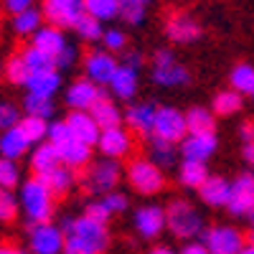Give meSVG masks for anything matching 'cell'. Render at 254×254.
I'll return each mask as SVG.
<instances>
[{
	"label": "cell",
	"instance_id": "obj_1",
	"mask_svg": "<svg viewBox=\"0 0 254 254\" xmlns=\"http://www.w3.org/2000/svg\"><path fill=\"white\" fill-rule=\"evenodd\" d=\"M18 206L26 214L28 224H44L54 219L56 211V196L49 190V186L38 176L20 181V193H18Z\"/></svg>",
	"mask_w": 254,
	"mask_h": 254
},
{
	"label": "cell",
	"instance_id": "obj_2",
	"mask_svg": "<svg viewBox=\"0 0 254 254\" xmlns=\"http://www.w3.org/2000/svg\"><path fill=\"white\" fill-rule=\"evenodd\" d=\"M203 214L188 198H171L165 206V229L181 242H193L203 231Z\"/></svg>",
	"mask_w": 254,
	"mask_h": 254
},
{
	"label": "cell",
	"instance_id": "obj_3",
	"mask_svg": "<svg viewBox=\"0 0 254 254\" xmlns=\"http://www.w3.org/2000/svg\"><path fill=\"white\" fill-rule=\"evenodd\" d=\"M127 183L135 193L140 196H158L160 190L165 188V176H163V168H158L150 158H132L130 165H127Z\"/></svg>",
	"mask_w": 254,
	"mask_h": 254
},
{
	"label": "cell",
	"instance_id": "obj_4",
	"mask_svg": "<svg viewBox=\"0 0 254 254\" xmlns=\"http://www.w3.org/2000/svg\"><path fill=\"white\" fill-rule=\"evenodd\" d=\"M120 181H122V165L120 160H112V158H99L97 163H89L87 173L81 178L84 190L94 196H104L110 190H115Z\"/></svg>",
	"mask_w": 254,
	"mask_h": 254
},
{
	"label": "cell",
	"instance_id": "obj_5",
	"mask_svg": "<svg viewBox=\"0 0 254 254\" xmlns=\"http://www.w3.org/2000/svg\"><path fill=\"white\" fill-rule=\"evenodd\" d=\"M61 231H64V234L79 237L84 244H89L97 254H102L104 249H107V244H110V229H107V224H99V221L84 216V214L81 216H66L61 221Z\"/></svg>",
	"mask_w": 254,
	"mask_h": 254
},
{
	"label": "cell",
	"instance_id": "obj_6",
	"mask_svg": "<svg viewBox=\"0 0 254 254\" xmlns=\"http://www.w3.org/2000/svg\"><path fill=\"white\" fill-rule=\"evenodd\" d=\"M198 242L211 252V254H239L242 247L247 244L244 231H239L231 224H214V226H203Z\"/></svg>",
	"mask_w": 254,
	"mask_h": 254
},
{
	"label": "cell",
	"instance_id": "obj_7",
	"mask_svg": "<svg viewBox=\"0 0 254 254\" xmlns=\"http://www.w3.org/2000/svg\"><path fill=\"white\" fill-rule=\"evenodd\" d=\"M186 135H188L186 112H181L178 107H171V104H163V107H158L150 137H158V140L176 142V145H178Z\"/></svg>",
	"mask_w": 254,
	"mask_h": 254
},
{
	"label": "cell",
	"instance_id": "obj_8",
	"mask_svg": "<svg viewBox=\"0 0 254 254\" xmlns=\"http://www.w3.org/2000/svg\"><path fill=\"white\" fill-rule=\"evenodd\" d=\"M28 249L33 254H61L64 252V231L61 226L44 221L28 224Z\"/></svg>",
	"mask_w": 254,
	"mask_h": 254
},
{
	"label": "cell",
	"instance_id": "obj_9",
	"mask_svg": "<svg viewBox=\"0 0 254 254\" xmlns=\"http://www.w3.org/2000/svg\"><path fill=\"white\" fill-rule=\"evenodd\" d=\"M165 36L168 41H173L178 46H188V44H196V41L203 36V26L190 15V13H171L165 20Z\"/></svg>",
	"mask_w": 254,
	"mask_h": 254
},
{
	"label": "cell",
	"instance_id": "obj_10",
	"mask_svg": "<svg viewBox=\"0 0 254 254\" xmlns=\"http://www.w3.org/2000/svg\"><path fill=\"white\" fill-rule=\"evenodd\" d=\"M97 147L102 158H112V160H122L132 153L135 147V140H132V132L127 127H107L102 130L99 137H97Z\"/></svg>",
	"mask_w": 254,
	"mask_h": 254
},
{
	"label": "cell",
	"instance_id": "obj_11",
	"mask_svg": "<svg viewBox=\"0 0 254 254\" xmlns=\"http://www.w3.org/2000/svg\"><path fill=\"white\" fill-rule=\"evenodd\" d=\"M117 66H120V61L115 59V54L104 51V49H94L84 56V76L94 81L97 87H110Z\"/></svg>",
	"mask_w": 254,
	"mask_h": 254
},
{
	"label": "cell",
	"instance_id": "obj_12",
	"mask_svg": "<svg viewBox=\"0 0 254 254\" xmlns=\"http://www.w3.org/2000/svg\"><path fill=\"white\" fill-rule=\"evenodd\" d=\"M178 150H181L183 160L208 163L219 150V137H216V132H188L178 142Z\"/></svg>",
	"mask_w": 254,
	"mask_h": 254
},
{
	"label": "cell",
	"instance_id": "obj_13",
	"mask_svg": "<svg viewBox=\"0 0 254 254\" xmlns=\"http://www.w3.org/2000/svg\"><path fill=\"white\" fill-rule=\"evenodd\" d=\"M254 206V173L244 171L231 181V193L226 211L231 216H247V211Z\"/></svg>",
	"mask_w": 254,
	"mask_h": 254
},
{
	"label": "cell",
	"instance_id": "obj_14",
	"mask_svg": "<svg viewBox=\"0 0 254 254\" xmlns=\"http://www.w3.org/2000/svg\"><path fill=\"white\" fill-rule=\"evenodd\" d=\"M99 97H104V89L97 87L94 81H89L87 76L74 79L66 87V92H64V102L71 110H84V112H89L94 107V102H99Z\"/></svg>",
	"mask_w": 254,
	"mask_h": 254
},
{
	"label": "cell",
	"instance_id": "obj_15",
	"mask_svg": "<svg viewBox=\"0 0 254 254\" xmlns=\"http://www.w3.org/2000/svg\"><path fill=\"white\" fill-rule=\"evenodd\" d=\"M132 226L142 239H155L165 229V208L155 203H145L132 214Z\"/></svg>",
	"mask_w": 254,
	"mask_h": 254
},
{
	"label": "cell",
	"instance_id": "obj_16",
	"mask_svg": "<svg viewBox=\"0 0 254 254\" xmlns=\"http://www.w3.org/2000/svg\"><path fill=\"white\" fill-rule=\"evenodd\" d=\"M155 112L158 107L153 102H135L127 107L125 112V125H127V130L130 132H137L142 137H150L153 132V122H155Z\"/></svg>",
	"mask_w": 254,
	"mask_h": 254
},
{
	"label": "cell",
	"instance_id": "obj_17",
	"mask_svg": "<svg viewBox=\"0 0 254 254\" xmlns=\"http://www.w3.org/2000/svg\"><path fill=\"white\" fill-rule=\"evenodd\" d=\"M150 81L158 84L163 89H176V87H186L190 81V71L176 59L171 64H153L150 69Z\"/></svg>",
	"mask_w": 254,
	"mask_h": 254
},
{
	"label": "cell",
	"instance_id": "obj_18",
	"mask_svg": "<svg viewBox=\"0 0 254 254\" xmlns=\"http://www.w3.org/2000/svg\"><path fill=\"white\" fill-rule=\"evenodd\" d=\"M196 193H198L201 203L208 208H226L229 193H231V181L224 176H208Z\"/></svg>",
	"mask_w": 254,
	"mask_h": 254
},
{
	"label": "cell",
	"instance_id": "obj_19",
	"mask_svg": "<svg viewBox=\"0 0 254 254\" xmlns=\"http://www.w3.org/2000/svg\"><path fill=\"white\" fill-rule=\"evenodd\" d=\"M137 89H140V71L120 61V66H117V71L110 81L112 97L120 99V102H130V99H135Z\"/></svg>",
	"mask_w": 254,
	"mask_h": 254
},
{
	"label": "cell",
	"instance_id": "obj_20",
	"mask_svg": "<svg viewBox=\"0 0 254 254\" xmlns=\"http://www.w3.org/2000/svg\"><path fill=\"white\" fill-rule=\"evenodd\" d=\"M44 20H49L51 26H59V28H74L76 20L87 13L84 8V0H71L66 5H51V3H44Z\"/></svg>",
	"mask_w": 254,
	"mask_h": 254
},
{
	"label": "cell",
	"instance_id": "obj_21",
	"mask_svg": "<svg viewBox=\"0 0 254 254\" xmlns=\"http://www.w3.org/2000/svg\"><path fill=\"white\" fill-rule=\"evenodd\" d=\"M31 147H33V142L26 137V132L20 130L18 125L0 132V158L18 163L20 158H26L31 153Z\"/></svg>",
	"mask_w": 254,
	"mask_h": 254
},
{
	"label": "cell",
	"instance_id": "obj_22",
	"mask_svg": "<svg viewBox=\"0 0 254 254\" xmlns=\"http://www.w3.org/2000/svg\"><path fill=\"white\" fill-rule=\"evenodd\" d=\"M69 125V130H71V135L76 137V140H81V142H87V145H97V137H99V125L94 122V117H92V112H84V110H71L69 115H66V120H64Z\"/></svg>",
	"mask_w": 254,
	"mask_h": 254
},
{
	"label": "cell",
	"instance_id": "obj_23",
	"mask_svg": "<svg viewBox=\"0 0 254 254\" xmlns=\"http://www.w3.org/2000/svg\"><path fill=\"white\" fill-rule=\"evenodd\" d=\"M33 41H31V46H36L38 51H44L46 56H51V59H56L59 54H61V49L69 44L66 41V36H64V28H59V26H41L33 36H31Z\"/></svg>",
	"mask_w": 254,
	"mask_h": 254
},
{
	"label": "cell",
	"instance_id": "obj_24",
	"mask_svg": "<svg viewBox=\"0 0 254 254\" xmlns=\"http://www.w3.org/2000/svg\"><path fill=\"white\" fill-rule=\"evenodd\" d=\"M59 150V158L64 165H69L71 171H81V168H87L92 163V145L81 142L76 137H69L64 145L56 147Z\"/></svg>",
	"mask_w": 254,
	"mask_h": 254
},
{
	"label": "cell",
	"instance_id": "obj_25",
	"mask_svg": "<svg viewBox=\"0 0 254 254\" xmlns=\"http://www.w3.org/2000/svg\"><path fill=\"white\" fill-rule=\"evenodd\" d=\"M28 165H31L33 176H44V173L54 171L56 165H61V158H59L56 145H51L49 140L36 142V145L31 147V153H28Z\"/></svg>",
	"mask_w": 254,
	"mask_h": 254
},
{
	"label": "cell",
	"instance_id": "obj_26",
	"mask_svg": "<svg viewBox=\"0 0 254 254\" xmlns=\"http://www.w3.org/2000/svg\"><path fill=\"white\" fill-rule=\"evenodd\" d=\"M26 89H28V94L54 99L59 94V89H61V71L54 66V69H46V71L31 74L28 81H26Z\"/></svg>",
	"mask_w": 254,
	"mask_h": 254
},
{
	"label": "cell",
	"instance_id": "obj_27",
	"mask_svg": "<svg viewBox=\"0 0 254 254\" xmlns=\"http://www.w3.org/2000/svg\"><path fill=\"white\" fill-rule=\"evenodd\" d=\"M41 181H44L46 186H49V190L56 196V198H61V196H66L69 190L76 186V171H71L69 165H56L54 171H49V173H44V176H38Z\"/></svg>",
	"mask_w": 254,
	"mask_h": 254
},
{
	"label": "cell",
	"instance_id": "obj_28",
	"mask_svg": "<svg viewBox=\"0 0 254 254\" xmlns=\"http://www.w3.org/2000/svg\"><path fill=\"white\" fill-rule=\"evenodd\" d=\"M208 165L206 163H198V160H183L178 163L176 168V178H178V186L183 188H190V190H198L201 183L208 178Z\"/></svg>",
	"mask_w": 254,
	"mask_h": 254
},
{
	"label": "cell",
	"instance_id": "obj_29",
	"mask_svg": "<svg viewBox=\"0 0 254 254\" xmlns=\"http://www.w3.org/2000/svg\"><path fill=\"white\" fill-rule=\"evenodd\" d=\"M89 112H92L94 122L99 125V130H107V127H120V125L125 122L122 110L117 107V104H115L107 94L99 97V102H94V107H92Z\"/></svg>",
	"mask_w": 254,
	"mask_h": 254
},
{
	"label": "cell",
	"instance_id": "obj_30",
	"mask_svg": "<svg viewBox=\"0 0 254 254\" xmlns=\"http://www.w3.org/2000/svg\"><path fill=\"white\" fill-rule=\"evenodd\" d=\"M242 107H244V97L231 87L216 92L214 99H211V112L216 117H234V115L242 112Z\"/></svg>",
	"mask_w": 254,
	"mask_h": 254
},
{
	"label": "cell",
	"instance_id": "obj_31",
	"mask_svg": "<svg viewBox=\"0 0 254 254\" xmlns=\"http://www.w3.org/2000/svg\"><path fill=\"white\" fill-rule=\"evenodd\" d=\"M150 158L158 168L168 171V168H178V160H181V150L176 142H165V140H158V137H150Z\"/></svg>",
	"mask_w": 254,
	"mask_h": 254
},
{
	"label": "cell",
	"instance_id": "obj_32",
	"mask_svg": "<svg viewBox=\"0 0 254 254\" xmlns=\"http://www.w3.org/2000/svg\"><path fill=\"white\" fill-rule=\"evenodd\" d=\"M186 125L188 132H216V115L211 112V107H190L186 112Z\"/></svg>",
	"mask_w": 254,
	"mask_h": 254
},
{
	"label": "cell",
	"instance_id": "obj_33",
	"mask_svg": "<svg viewBox=\"0 0 254 254\" xmlns=\"http://www.w3.org/2000/svg\"><path fill=\"white\" fill-rule=\"evenodd\" d=\"M229 84H231V89H237L242 97H252L254 94V66L247 61L237 64V66L229 71Z\"/></svg>",
	"mask_w": 254,
	"mask_h": 254
},
{
	"label": "cell",
	"instance_id": "obj_34",
	"mask_svg": "<svg viewBox=\"0 0 254 254\" xmlns=\"http://www.w3.org/2000/svg\"><path fill=\"white\" fill-rule=\"evenodd\" d=\"M41 26H44V13L38 8H28L13 15V31L18 36H33Z\"/></svg>",
	"mask_w": 254,
	"mask_h": 254
},
{
	"label": "cell",
	"instance_id": "obj_35",
	"mask_svg": "<svg viewBox=\"0 0 254 254\" xmlns=\"http://www.w3.org/2000/svg\"><path fill=\"white\" fill-rule=\"evenodd\" d=\"M120 3L122 0H84L87 15L97 18V20H115L120 15Z\"/></svg>",
	"mask_w": 254,
	"mask_h": 254
},
{
	"label": "cell",
	"instance_id": "obj_36",
	"mask_svg": "<svg viewBox=\"0 0 254 254\" xmlns=\"http://www.w3.org/2000/svg\"><path fill=\"white\" fill-rule=\"evenodd\" d=\"M54 112H56L54 99L36 97V94H26V99H23V115L41 117V120H51V117H54Z\"/></svg>",
	"mask_w": 254,
	"mask_h": 254
},
{
	"label": "cell",
	"instance_id": "obj_37",
	"mask_svg": "<svg viewBox=\"0 0 254 254\" xmlns=\"http://www.w3.org/2000/svg\"><path fill=\"white\" fill-rule=\"evenodd\" d=\"M74 33L79 36V41H84V44H94V41H102L104 28H102V20H97V18H92V15L84 13V15L76 20Z\"/></svg>",
	"mask_w": 254,
	"mask_h": 254
},
{
	"label": "cell",
	"instance_id": "obj_38",
	"mask_svg": "<svg viewBox=\"0 0 254 254\" xmlns=\"http://www.w3.org/2000/svg\"><path fill=\"white\" fill-rule=\"evenodd\" d=\"M18 127L26 132V137L36 145V142H44L46 135H49V120H41V117H31V115H23L18 122Z\"/></svg>",
	"mask_w": 254,
	"mask_h": 254
},
{
	"label": "cell",
	"instance_id": "obj_39",
	"mask_svg": "<svg viewBox=\"0 0 254 254\" xmlns=\"http://www.w3.org/2000/svg\"><path fill=\"white\" fill-rule=\"evenodd\" d=\"M31 71L26 66V61L20 54H13L8 61H5V79L10 84H15V87H26V81H28Z\"/></svg>",
	"mask_w": 254,
	"mask_h": 254
},
{
	"label": "cell",
	"instance_id": "obj_40",
	"mask_svg": "<svg viewBox=\"0 0 254 254\" xmlns=\"http://www.w3.org/2000/svg\"><path fill=\"white\" fill-rule=\"evenodd\" d=\"M117 18L122 20V23H127V26H140V23H145V18H147V5L135 3V0H122Z\"/></svg>",
	"mask_w": 254,
	"mask_h": 254
},
{
	"label": "cell",
	"instance_id": "obj_41",
	"mask_svg": "<svg viewBox=\"0 0 254 254\" xmlns=\"http://www.w3.org/2000/svg\"><path fill=\"white\" fill-rule=\"evenodd\" d=\"M20 56H23V61H26V66H28V71H31V74H36V71H46V69H54V59H51V56H46L44 51H38L36 46L23 49V51H20Z\"/></svg>",
	"mask_w": 254,
	"mask_h": 254
},
{
	"label": "cell",
	"instance_id": "obj_42",
	"mask_svg": "<svg viewBox=\"0 0 254 254\" xmlns=\"http://www.w3.org/2000/svg\"><path fill=\"white\" fill-rule=\"evenodd\" d=\"M18 198L13 190L8 188H0V224H10L18 219Z\"/></svg>",
	"mask_w": 254,
	"mask_h": 254
},
{
	"label": "cell",
	"instance_id": "obj_43",
	"mask_svg": "<svg viewBox=\"0 0 254 254\" xmlns=\"http://www.w3.org/2000/svg\"><path fill=\"white\" fill-rule=\"evenodd\" d=\"M15 186H20V168H18V163L0 158V188L13 190Z\"/></svg>",
	"mask_w": 254,
	"mask_h": 254
},
{
	"label": "cell",
	"instance_id": "obj_44",
	"mask_svg": "<svg viewBox=\"0 0 254 254\" xmlns=\"http://www.w3.org/2000/svg\"><path fill=\"white\" fill-rule=\"evenodd\" d=\"M102 49L110 51V54L125 51L127 49V33L122 28H104V33H102Z\"/></svg>",
	"mask_w": 254,
	"mask_h": 254
},
{
	"label": "cell",
	"instance_id": "obj_45",
	"mask_svg": "<svg viewBox=\"0 0 254 254\" xmlns=\"http://www.w3.org/2000/svg\"><path fill=\"white\" fill-rule=\"evenodd\" d=\"M18 122H20V110L13 102L0 99V132L8 130V127H15Z\"/></svg>",
	"mask_w": 254,
	"mask_h": 254
},
{
	"label": "cell",
	"instance_id": "obj_46",
	"mask_svg": "<svg viewBox=\"0 0 254 254\" xmlns=\"http://www.w3.org/2000/svg\"><path fill=\"white\" fill-rule=\"evenodd\" d=\"M76 61H79V49L74 44H66V46L61 49V54L54 59V66L59 71H69V69L76 66Z\"/></svg>",
	"mask_w": 254,
	"mask_h": 254
},
{
	"label": "cell",
	"instance_id": "obj_47",
	"mask_svg": "<svg viewBox=\"0 0 254 254\" xmlns=\"http://www.w3.org/2000/svg\"><path fill=\"white\" fill-rule=\"evenodd\" d=\"M84 216H89V219H94V221H99V224H110L112 211L104 206L102 198H97V201H89L87 206H84Z\"/></svg>",
	"mask_w": 254,
	"mask_h": 254
},
{
	"label": "cell",
	"instance_id": "obj_48",
	"mask_svg": "<svg viewBox=\"0 0 254 254\" xmlns=\"http://www.w3.org/2000/svg\"><path fill=\"white\" fill-rule=\"evenodd\" d=\"M69 137H74L71 135V130H69V125L64 122V120H59V122H49V135H46V140L51 142V145H64Z\"/></svg>",
	"mask_w": 254,
	"mask_h": 254
},
{
	"label": "cell",
	"instance_id": "obj_49",
	"mask_svg": "<svg viewBox=\"0 0 254 254\" xmlns=\"http://www.w3.org/2000/svg\"><path fill=\"white\" fill-rule=\"evenodd\" d=\"M102 201H104V206L112 211V216H115V214H122V211H127V206H130V198H127L125 193H120L117 188L110 190V193H104Z\"/></svg>",
	"mask_w": 254,
	"mask_h": 254
},
{
	"label": "cell",
	"instance_id": "obj_50",
	"mask_svg": "<svg viewBox=\"0 0 254 254\" xmlns=\"http://www.w3.org/2000/svg\"><path fill=\"white\" fill-rule=\"evenodd\" d=\"M122 64H127V66H132V69H142V54L140 51H122Z\"/></svg>",
	"mask_w": 254,
	"mask_h": 254
},
{
	"label": "cell",
	"instance_id": "obj_51",
	"mask_svg": "<svg viewBox=\"0 0 254 254\" xmlns=\"http://www.w3.org/2000/svg\"><path fill=\"white\" fill-rule=\"evenodd\" d=\"M3 5H5V10L8 13H20V10H28V8H33V0H3Z\"/></svg>",
	"mask_w": 254,
	"mask_h": 254
},
{
	"label": "cell",
	"instance_id": "obj_52",
	"mask_svg": "<svg viewBox=\"0 0 254 254\" xmlns=\"http://www.w3.org/2000/svg\"><path fill=\"white\" fill-rule=\"evenodd\" d=\"M239 140L242 142H254V120H244L239 125Z\"/></svg>",
	"mask_w": 254,
	"mask_h": 254
},
{
	"label": "cell",
	"instance_id": "obj_53",
	"mask_svg": "<svg viewBox=\"0 0 254 254\" xmlns=\"http://www.w3.org/2000/svg\"><path fill=\"white\" fill-rule=\"evenodd\" d=\"M181 254H211L198 239H193V242H188V244H183V249H181Z\"/></svg>",
	"mask_w": 254,
	"mask_h": 254
},
{
	"label": "cell",
	"instance_id": "obj_54",
	"mask_svg": "<svg viewBox=\"0 0 254 254\" xmlns=\"http://www.w3.org/2000/svg\"><path fill=\"white\" fill-rule=\"evenodd\" d=\"M171 61H176V54L171 49H158L153 54V64H171Z\"/></svg>",
	"mask_w": 254,
	"mask_h": 254
},
{
	"label": "cell",
	"instance_id": "obj_55",
	"mask_svg": "<svg viewBox=\"0 0 254 254\" xmlns=\"http://www.w3.org/2000/svg\"><path fill=\"white\" fill-rule=\"evenodd\" d=\"M0 254H26V249L15 242H0Z\"/></svg>",
	"mask_w": 254,
	"mask_h": 254
},
{
	"label": "cell",
	"instance_id": "obj_56",
	"mask_svg": "<svg viewBox=\"0 0 254 254\" xmlns=\"http://www.w3.org/2000/svg\"><path fill=\"white\" fill-rule=\"evenodd\" d=\"M242 158L249 168H254V142H244L242 145Z\"/></svg>",
	"mask_w": 254,
	"mask_h": 254
},
{
	"label": "cell",
	"instance_id": "obj_57",
	"mask_svg": "<svg viewBox=\"0 0 254 254\" xmlns=\"http://www.w3.org/2000/svg\"><path fill=\"white\" fill-rule=\"evenodd\" d=\"M147 254H176V252H173L171 247H155V249H150Z\"/></svg>",
	"mask_w": 254,
	"mask_h": 254
},
{
	"label": "cell",
	"instance_id": "obj_58",
	"mask_svg": "<svg viewBox=\"0 0 254 254\" xmlns=\"http://www.w3.org/2000/svg\"><path fill=\"white\" fill-rule=\"evenodd\" d=\"M244 219L249 221V229H254V206H252V208L247 211V216H244Z\"/></svg>",
	"mask_w": 254,
	"mask_h": 254
},
{
	"label": "cell",
	"instance_id": "obj_59",
	"mask_svg": "<svg viewBox=\"0 0 254 254\" xmlns=\"http://www.w3.org/2000/svg\"><path fill=\"white\" fill-rule=\"evenodd\" d=\"M239 254H254V244H244Z\"/></svg>",
	"mask_w": 254,
	"mask_h": 254
},
{
	"label": "cell",
	"instance_id": "obj_60",
	"mask_svg": "<svg viewBox=\"0 0 254 254\" xmlns=\"http://www.w3.org/2000/svg\"><path fill=\"white\" fill-rule=\"evenodd\" d=\"M244 239H247V244H254V229H249V231H247Z\"/></svg>",
	"mask_w": 254,
	"mask_h": 254
},
{
	"label": "cell",
	"instance_id": "obj_61",
	"mask_svg": "<svg viewBox=\"0 0 254 254\" xmlns=\"http://www.w3.org/2000/svg\"><path fill=\"white\" fill-rule=\"evenodd\" d=\"M46 3H51V5H66V3H71V0H46Z\"/></svg>",
	"mask_w": 254,
	"mask_h": 254
},
{
	"label": "cell",
	"instance_id": "obj_62",
	"mask_svg": "<svg viewBox=\"0 0 254 254\" xmlns=\"http://www.w3.org/2000/svg\"><path fill=\"white\" fill-rule=\"evenodd\" d=\"M135 3H142V5H147V3H150V0H135Z\"/></svg>",
	"mask_w": 254,
	"mask_h": 254
},
{
	"label": "cell",
	"instance_id": "obj_63",
	"mask_svg": "<svg viewBox=\"0 0 254 254\" xmlns=\"http://www.w3.org/2000/svg\"><path fill=\"white\" fill-rule=\"evenodd\" d=\"M252 99H254V94H252Z\"/></svg>",
	"mask_w": 254,
	"mask_h": 254
}]
</instances>
